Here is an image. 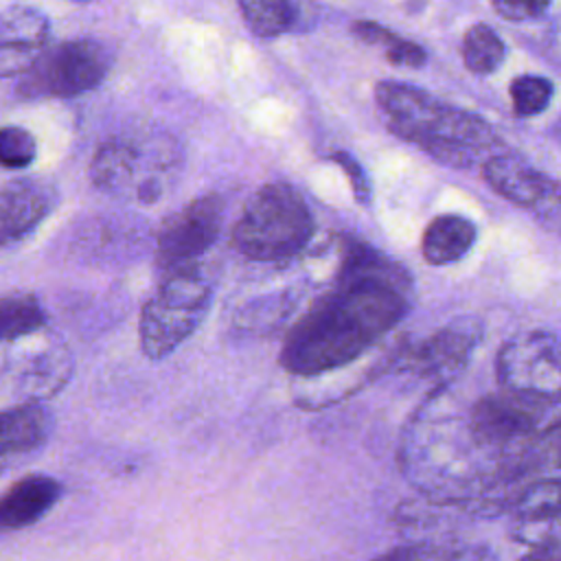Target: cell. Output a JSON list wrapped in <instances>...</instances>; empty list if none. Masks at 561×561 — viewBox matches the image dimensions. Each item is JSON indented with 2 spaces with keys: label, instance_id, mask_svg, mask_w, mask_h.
Wrapping results in <instances>:
<instances>
[{
  "label": "cell",
  "instance_id": "30bf717a",
  "mask_svg": "<svg viewBox=\"0 0 561 561\" xmlns=\"http://www.w3.org/2000/svg\"><path fill=\"white\" fill-rule=\"evenodd\" d=\"M480 337L482 324L471 316H460L416 346L403 348V368L432 386H447L465 370Z\"/></svg>",
  "mask_w": 561,
  "mask_h": 561
},
{
  "label": "cell",
  "instance_id": "603a6c76",
  "mask_svg": "<svg viewBox=\"0 0 561 561\" xmlns=\"http://www.w3.org/2000/svg\"><path fill=\"white\" fill-rule=\"evenodd\" d=\"M508 92H511L515 114L535 116L548 107V103L554 94V88L546 77L522 75V77L513 79Z\"/></svg>",
  "mask_w": 561,
  "mask_h": 561
},
{
  "label": "cell",
  "instance_id": "2e32d148",
  "mask_svg": "<svg viewBox=\"0 0 561 561\" xmlns=\"http://www.w3.org/2000/svg\"><path fill=\"white\" fill-rule=\"evenodd\" d=\"M476 226L462 215H438L434 217L421 241V250L427 263L449 265L460 261L476 243Z\"/></svg>",
  "mask_w": 561,
  "mask_h": 561
},
{
  "label": "cell",
  "instance_id": "cb8c5ba5",
  "mask_svg": "<svg viewBox=\"0 0 561 561\" xmlns=\"http://www.w3.org/2000/svg\"><path fill=\"white\" fill-rule=\"evenodd\" d=\"M37 156V142L33 134L18 125H7L0 131V160L4 169H24Z\"/></svg>",
  "mask_w": 561,
  "mask_h": 561
},
{
  "label": "cell",
  "instance_id": "7c38bea8",
  "mask_svg": "<svg viewBox=\"0 0 561 561\" xmlns=\"http://www.w3.org/2000/svg\"><path fill=\"white\" fill-rule=\"evenodd\" d=\"M486 184L504 199L528 210L561 208V182L537 171L522 158L497 153L482 164Z\"/></svg>",
  "mask_w": 561,
  "mask_h": 561
},
{
  "label": "cell",
  "instance_id": "9c48e42d",
  "mask_svg": "<svg viewBox=\"0 0 561 561\" xmlns=\"http://www.w3.org/2000/svg\"><path fill=\"white\" fill-rule=\"evenodd\" d=\"M226 202L217 193H206L171 215L158 232L156 259L162 270L178 272L191 267L219 237Z\"/></svg>",
  "mask_w": 561,
  "mask_h": 561
},
{
  "label": "cell",
  "instance_id": "44dd1931",
  "mask_svg": "<svg viewBox=\"0 0 561 561\" xmlns=\"http://www.w3.org/2000/svg\"><path fill=\"white\" fill-rule=\"evenodd\" d=\"M506 57L502 37L489 24H473L462 37V61L473 75L495 72Z\"/></svg>",
  "mask_w": 561,
  "mask_h": 561
},
{
  "label": "cell",
  "instance_id": "484cf974",
  "mask_svg": "<svg viewBox=\"0 0 561 561\" xmlns=\"http://www.w3.org/2000/svg\"><path fill=\"white\" fill-rule=\"evenodd\" d=\"M331 160L337 162L344 169V173L348 175V182H351V188H353L357 202L359 204H368V199H370V182H368V175L364 173V169L359 167V162L353 156L342 153V151L333 153Z\"/></svg>",
  "mask_w": 561,
  "mask_h": 561
},
{
  "label": "cell",
  "instance_id": "ac0fdd59",
  "mask_svg": "<svg viewBox=\"0 0 561 561\" xmlns=\"http://www.w3.org/2000/svg\"><path fill=\"white\" fill-rule=\"evenodd\" d=\"M515 517L522 530L535 533L528 543L550 535L543 533V526L559 522L561 517V476L541 478L522 491L515 504Z\"/></svg>",
  "mask_w": 561,
  "mask_h": 561
},
{
  "label": "cell",
  "instance_id": "4316f807",
  "mask_svg": "<svg viewBox=\"0 0 561 561\" xmlns=\"http://www.w3.org/2000/svg\"><path fill=\"white\" fill-rule=\"evenodd\" d=\"M493 9L511 22H526L539 18L548 9V2H493Z\"/></svg>",
  "mask_w": 561,
  "mask_h": 561
},
{
  "label": "cell",
  "instance_id": "6da1fadb",
  "mask_svg": "<svg viewBox=\"0 0 561 561\" xmlns=\"http://www.w3.org/2000/svg\"><path fill=\"white\" fill-rule=\"evenodd\" d=\"M410 278L368 245H351L333 287L298 318L280 364L298 379H318L364 357L410 309Z\"/></svg>",
  "mask_w": 561,
  "mask_h": 561
},
{
  "label": "cell",
  "instance_id": "d4e9b609",
  "mask_svg": "<svg viewBox=\"0 0 561 561\" xmlns=\"http://www.w3.org/2000/svg\"><path fill=\"white\" fill-rule=\"evenodd\" d=\"M454 552L432 546V543H408L392 548L373 561H451Z\"/></svg>",
  "mask_w": 561,
  "mask_h": 561
},
{
  "label": "cell",
  "instance_id": "7a4b0ae2",
  "mask_svg": "<svg viewBox=\"0 0 561 561\" xmlns=\"http://www.w3.org/2000/svg\"><path fill=\"white\" fill-rule=\"evenodd\" d=\"M375 103L394 136L416 145L447 167L469 169L502 149L500 136L484 118L447 105L416 85L379 81L375 85Z\"/></svg>",
  "mask_w": 561,
  "mask_h": 561
},
{
  "label": "cell",
  "instance_id": "f1b7e54d",
  "mask_svg": "<svg viewBox=\"0 0 561 561\" xmlns=\"http://www.w3.org/2000/svg\"><path fill=\"white\" fill-rule=\"evenodd\" d=\"M451 561H495V557L489 550L469 548V550H462V552H454Z\"/></svg>",
  "mask_w": 561,
  "mask_h": 561
},
{
  "label": "cell",
  "instance_id": "ffe728a7",
  "mask_svg": "<svg viewBox=\"0 0 561 561\" xmlns=\"http://www.w3.org/2000/svg\"><path fill=\"white\" fill-rule=\"evenodd\" d=\"M243 22L256 37H276L296 28L300 7L283 0H248L239 2Z\"/></svg>",
  "mask_w": 561,
  "mask_h": 561
},
{
  "label": "cell",
  "instance_id": "4dcf8cb0",
  "mask_svg": "<svg viewBox=\"0 0 561 561\" xmlns=\"http://www.w3.org/2000/svg\"><path fill=\"white\" fill-rule=\"evenodd\" d=\"M559 526H561V517H559Z\"/></svg>",
  "mask_w": 561,
  "mask_h": 561
},
{
  "label": "cell",
  "instance_id": "3957f363",
  "mask_svg": "<svg viewBox=\"0 0 561 561\" xmlns=\"http://www.w3.org/2000/svg\"><path fill=\"white\" fill-rule=\"evenodd\" d=\"M182 160L175 138L162 131H136L105 140L90 162V178L110 195L156 204L173 186Z\"/></svg>",
  "mask_w": 561,
  "mask_h": 561
},
{
  "label": "cell",
  "instance_id": "83f0119b",
  "mask_svg": "<svg viewBox=\"0 0 561 561\" xmlns=\"http://www.w3.org/2000/svg\"><path fill=\"white\" fill-rule=\"evenodd\" d=\"M528 546V552H524L519 561H561V539L552 533Z\"/></svg>",
  "mask_w": 561,
  "mask_h": 561
},
{
  "label": "cell",
  "instance_id": "e0dca14e",
  "mask_svg": "<svg viewBox=\"0 0 561 561\" xmlns=\"http://www.w3.org/2000/svg\"><path fill=\"white\" fill-rule=\"evenodd\" d=\"M53 427V416L42 403H22L2 412V456H20L46 443Z\"/></svg>",
  "mask_w": 561,
  "mask_h": 561
},
{
  "label": "cell",
  "instance_id": "f546056e",
  "mask_svg": "<svg viewBox=\"0 0 561 561\" xmlns=\"http://www.w3.org/2000/svg\"><path fill=\"white\" fill-rule=\"evenodd\" d=\"M554 136H557L559 142H561V116H559V121H557V125H554Z\"/></svg>",
  "mask_w": 561,
  "mask_h": 561
},
{
  "label": "cell",
  "instance_id": "9a60e30c",
  "mask_svg": "<svg viewBox=\"0 0 561 561\" xmlns=\"http://www.w3.org/2000/svg\"><path fill=\"white\" fill-rule=\"evenodd\" d=\"M61 497V484L44 473L24 476L11 484L0 504L4 530H18L44 517Z\"/></svg>",
  "mask_w": 561,
  "mask_h": 561
},
{
  "label": "cell",
  "instance_id": "52a82bcc",
  "mask_svg": "<svg viewBox=\"0 0 561 561\" xmlns=\"http://www.w3.org/2000/svg\"><path fill=\"white\" fill-rule=\"evenodd\" d=\"M497 381L526 403L561 401V337L550 331L513 335L497 353Z\"/></svg>",
  "mask_w": 561,
  "mask_h": 561
},
{
  "label": "cell",
  "instance_id": "7402d4cb",
  "mask_svg": "<svg viewBox=\"0 0 561 561\" xmlns=\"http://www.w3.org/2000/svg\"><path fill=\"white\" fill-rule=\"evenodd\" d=\"M353 33L364 39L366 44L381 46L386 50V57L394 66H408V68H421L427 61V53L421 44L399 37L392 31L383 28L377 22L370 20H357L353 24Z\"/></svg>",
  "mask_w": 561,
  "mask_h": 561
},
{
  "label": "cell",
  "instance_id": "8992f818",
  "mask_svg": "<svg viewBox=\"0 0 561 561\" xmlns=\"http://www.w3.org/2000/svg\"><path fill=\"white\" fill-rule=\"evenodd\" d=\"M112 66L110 48L94 37H79L48 48L18 81L22 99L77 96L94 90Z\"/></svg>",
  "mask_w": 561,
  "mask_h": 561
},
{
  "label": "cell",
  "instance_id": "5bb4252c",
  "mask_svg": "<svg viewBox=\"0 0 561 561\" xmlns=\"http://www.w3.org/2000/svg\"><path fill=\"white\" fill-rule=\"evenodd\" d=\"M55 193L48 184L39 180H11L0 193V232L2 243L24 239L35 226L53 210Z\"/></svg>",
  "mask_w": 561,
  "mask_h": 561
},
{
  "label": "cell",
  "instance_id": "277c9868",
  "mask_svg": "<svg viewBox=\"0 0 561 561\" xmlns=\"http://www.w3.org/2000/svg\"><path fill=\"white\" fill-rule=\"evenodd\" d=\"M311 234L313 217L302 195L285 182H272L245 202L232 241L252 261H285L302 252Z\"/></svg>",
  "mask_w": 561,
  "mask_h": 561
},
{
  "label": "cell",
  "instance_id": "d6986e66",
  "mask_svg": "<svg viewBox=\"0 0 561 561\" xmlns=\"http://www.w3.org/2000/svg\"><path fill=\"white\" fill-rule=\"evenodd\" d=\"M46 318L39 300L26 291H9L0 300V333L4 344L44 331Z\"/></svg>",
  "mask_w": 561,
  "mask_h": 561
},
{
  "label": "cell",
  "instance_id": "5b68a950",
  "mask_svg": "<svg viewBox=\"0 0 561 561\" xmlns=\"http://www.w3.org/2000/svg\"><path fill=\"white\" fill-rule=\"evenodd\" d=\"M213 302V280L197 267L171 272L140 311V346L149 359L173 353L204 320Z\"/></svg>",
  "mask_w": 561,
  "mask_h": 561
},
{
  "label": "cell",
  "instance_id": "ba28073f",
  "mask_svg": "<svg viewBox=\"0 0 561 561\" xmlns=\"http://www.w3.org/2000/svg\"><path fill=\"white\" fill-rule=\"evenodd\" d=\"M2 392L18 403H39L64 388L70 377L72 359L66 344L50 333H37L26 340L4 344ZM13 408V405H11Z\"/></svg>",
  "mask_w": 561,
  "mask_h": 561
},
{
  "label": "cell",
  "instance_id": "4fadbf2b",
  "mask_svg": "<svg viewBox=\"0 0 561 561\" xmlns=\"http://www.w3.org/2000/svg\"><path fill=\"white\" fill-rule=\"evenodd\" d=\"M48 20L24 4H7L0 11V75L22 77L46 53Z\"/></svg>",
  "mask_w": 561,
  "mask_h": 561
},
{
  "label": "cell",
  "instance_id": "8fae6325",
  "mask_svg": "<svg viewBox=\"0 0 561 561\" xmlns=\"http://www.w3.org/2000/svg\"><path fill=\"white\" fill-rule=\"evenodd\" d=\"M465 427L478 451H504L535 432V414L530 403L508 392L489 394L471 405Z\"/></svg>",
  "mask_w": 561,
  "mask_h": 561
}]
</instances>
